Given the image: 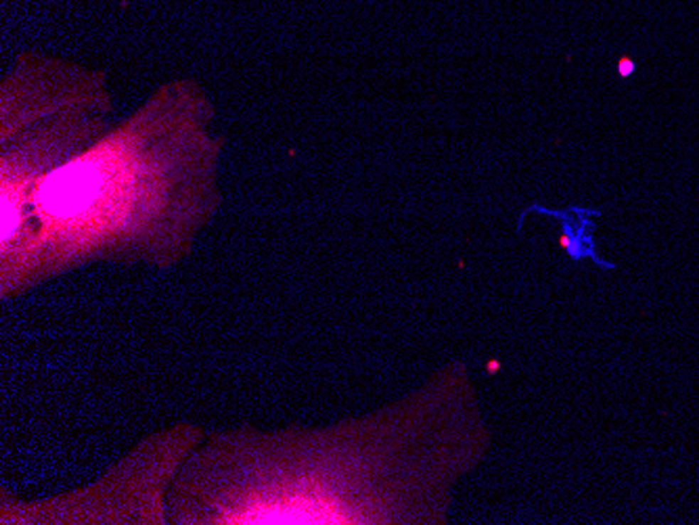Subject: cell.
I'll return each mask as SVG.
<instances>
[{
    "mask_svg": "<svg viewBox=\"0 0 699 525\" xmlns=\"http://www.w3.org/2000/svg\"><path fill=\"white\" fill-rule=\"evenodd\" d=\"M465 394L446 375L337 427L206 433L172 484L170 525L442 524L476 456Z\"/></svg>",
    "mask_w": 699,
    "mask_h": 525,
    "instance_id": "obj_1",
    "label": "cell"
},
{
    "mask_svg": "<svg viewBox=\"0 0 699 525\" xmlns=\"http://www.w3.org/2000/svg\"><path fill=\"white\" fill-rule=\"evenodd\" d=\"M216 105L193 77L147 101L40 185V283L90 264H183L222 203Z\"/></svg>",
    "mask_w": 699,
    "mask_h": 525,
    "instance_id": "obj_2",
    "label": "cell"
},
{
    "mask_svg": "<svg viewBox=\"0 0 699 525\" xmlns=\"http://www.w3.org/2000/svg\"><path fill=\"white\" fill-rule=\"evenodd\" d=\"M113 97L103 70L34 50L0 84V301L38 289L42 180L111 128Z\"/></svg>",
    "mask_w": 699,
    "mask_h": 525,
    "instance_id": "obj_3",
    "label": "cell"
},
{
    "mask_svg": "<svg viewBox=\"0 0 699 525\" xmlns=\"http://www.w3.org/2000/svg\"><path fill=\"white\" fill-rule=\"evenodd\" d=\"M206 438L191 421H178L141 440L97 482L26 502L0 489V525H170L172 484Z\"/></svg>",
    "mask_w": 699,
    "mask_h": 525,
    "instance_id": "obj_4",
    "label": "cell"
},
{
    "mask_svg": "<svg viewBox=\"0 0 699 525\" xmlns=\"http://www.w3.org/2000/svg\"><path fill=\"white\" fill-rule=\"evenodd\" d=\"M618 74L622 77H628V75L634 74V61L628 59V57H620L618 59Z\"/></svg>",
    "mask_w": 699,
    "mask_h": 525,
    "instance_id": "obj_5",
    "label": "cell"
}]
</instances>
